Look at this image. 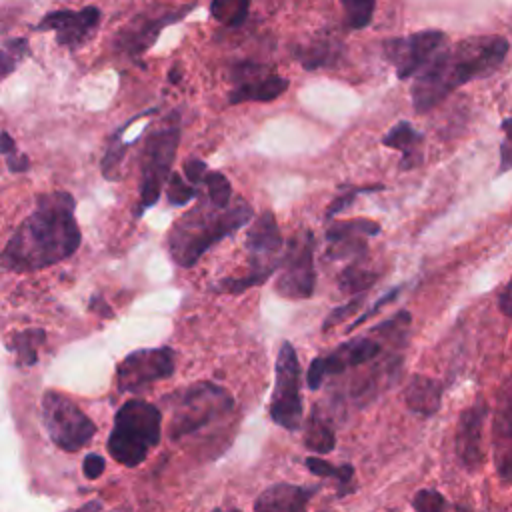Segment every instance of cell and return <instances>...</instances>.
Wrapping results in <instances>:
<instances>
[{"instance_id":"obj_14","label":"cell","mask_w":512,"mask_h":512,"mask_svg":"<svg viewBox=\"0 0 512 512\" xmlns=\"http://www.w3.org/2000/svg\"><path fill=\"white\" fill-rule=\"evenodd\" d=\"M174 374V352L170 348H148L128 354L116 370L120 392H140L146 386Z\"/></svg>"},{"instance_id":"obj_8","label":"cell","mask_w":512,"mask_h":512,"mask_svg":"<svg viewBox=\"0 0 512 512\" xmlns=\"http://www.w3.org/2000/svg\"><path fill=\"white\" fill-rule=\"evenodd\" d=\"M270 418L286 430H298L302 424V372L290 342H282L278 348Z\"/></svg>"},{"instance_id":"obj_13","label":"cell","mask_w":512,"mask_h":512,"mask_svg":"<svg viewBox=\"0 0 512 512\" xmlns=\"http://www.w3.org/2000/svg\"><path fill=\"white\" fill-rule=\"evenodd\" d=\"M230 104L272 102L288 90V80L260 62H238L232 66Z\"/></svg>"},{"instance_id":"obj_34","label":"cell","mask_w":512,"mask_h":512,"mask_svg":"<svg viewBox=\"0 0 512 512\" xmlns=\"http://www.w3.org/2000/svg\"><path fill=\"white\" fill-rule=\"evenodd\" d=\"M446 506V498L436 490H418L412 498V508L420 512H440Z\"/></svg>"},{"instance_id":"obj_27","label":"cell","mask_w":512,"mask_h":512,"mask_svg":"<svg viewBox=\"0 0 512 512\" xmlns=\"http://www.w3.org/2000/svg\"><path fill=\"white\" fill-rule=\"evenodd\" d=\"M376 278H378V272L360 266V262H354L340 272L338 288L346 294H360V292H366L376 282Z\"/></svg>"},{"instance_id":"obj_18","label":"cell","mask_w":512,"mask_h":512,"mask_svg":"<svg viewBox=\"0 0 512 512\" xmlns=\"http://www.w3.org/2000/svg\"><path fill=\"white\" fill-rule=\"evenodd\" d=\"M380 234V224L368 218H352L344 222H332L326 228V256L332 260L340 258H362L366 254V238Z\"/></svg>"},{"instance_id":"obj_35","label":"cell","mask_w":512,"mask_h":512,"mask_svg":"<svg viewBox=\"0 0 512 512\" xmlns=\"http://www.w3.org/2000/svg\"><path fill=\"white\" fill-rule=\"evenodd\" d=\"M362 306H364V294H356L348 304L334 308V310L326 316V320H324V324H322V330L326 332V330L334 328L338 322L346 320L350 314H354V312H356L358 308H362Z\"/></svg>"},{"instance_id":"obj_11","label":"cell","mask_w":512,"mask_h":512,"mask_svg":"<svg viewBox=\"0 0 512 512\" xmlns=\"http://www.w3.org/2000/svg\"><path fill=\"white\" fill-rule=\"evenodd\" d=\"M384 344H392L388 340H384L380 334H376L374 330H370L366 336L360 338H352L340 346H336L330 354L326 356H316L306 372V384L310 390H318L324 382V378L328 376H336L348 368L354 366H362L370 360H374Z\"/></svg>"},{"instance_id":"obj_30","label":"cell","mask_w":512,"mask_h":512,"mask_svg":"<svg viewBox=\"0 0 512 512\" xmlns=\"http://www.w3.org/2000/svg\"><path fill=\"white\" fill-rule=\"evenodd\" d=\"M26 54H28V40L26 38L8 40L0 48V80H4L10 72H14L16 66L22 62V58Z\"/></svg>"},{"instance_id":"obj_23","label":"cell","mask_w":512,"mask_h":512,"mask_svg":"<svg viewBox=\"0 0 512 512\" xmlns=\"http://www.w3.org/2000/svg\"><path fill=\"white\" fill-rule=\"evenodd\" d=\"M342 56V44L336 38L322 36L310 40L306 46L294 50V58L302 64L304 70H318L334 66Z\"/></svg>"},{"instance_id":"obj_15","label":"cell","mask_w":512,"mask_h":512,"mask_svg":"<svg viewBox=\"0 0 512 512\" xmlns=\"http://www.w3.org/2000/svg\"><path fill=\"white\" fill-rule=\"evenodd\" d=\"M194 4L180 8H162L152 12H140L134 16L114 38V50L126 56H140L146 52L158 38V34L168 26L184 18Z\"/></svg>"},{"instance_id":"obj_7","label":"cell","mask_w":512,"mask_h":512,"mask_svg":"<svg viewBox=\"0 0 512 512\" xmlns=\"http://www.w3.org/2000/svg\"><path fill=\"white\" fill-rule=\"evenodd\" d=\"M180 140L178 114L166 118L158 128H154L144 140L142 152V176H140V202L136 214L140 216L146 208L154 206L160 198L162 186L166 184L172 162L176 158Z\"/></svg>"},{"instance_id":"obj_33","label":"cell","mask_w":512,"mask_h":512,"mask_svg":"<svg viewBox=\"0 0 512 512\" xmlns=\"http://www.w3.org/2000/svg\"><path fill=\"white\" fill-rule=\"evenodd\" d=\"M0 154L6 156L10 172H24L30 166L28 158L24 154H18L16 144H14V140H12V136L8 132L0 134Z\"/></svg>"},{"instance_id":"obj_2","label":"cell","mask_w":512,"mask_h":512,"mask_svg":"<svg viewBox=\"0 0 512 512\" xmlns=\"http://www.w3.org/2000/svg\"><path fill=\"white\" fill-rule=\"evenodd\" d=\"M508 48L502 36H470L450 48L442 46L416 74L410 90L414 110L430 112L466 82L490 76L504 62Z\"/></svg>"},{"instance_id":"obj_21","label":"cell","mask_w":512,"mask_h":512,"mask_svg":"<svg viewBox=\"0 0 512 512\" xmlns=\"http://www.w3.org/2000/svg\"><path fill=\"white\" fill-rule=\"evenodd\" d=\"M382 144L402 154L400 170H414L424 160V134L418 132L408 120L396 122L382 138Z\"/></svg>"},{"instance_id":"obj_25","label":"cell","mask_w":512,"mask_h":512,"mask_svg":"<svg viewBox=\"0 0 512 512\" xmlns=\"http://www.w3.org/2000/svg\"><path fill=\"white\" fill-rule=\"evenodd\" d=\"M304 444H306V448H310L316 454H328L336 446V434L332 432V428L328 426V422L322 416L312 414L306 422Z\"/></svg>"},{"instance_id":"obj_6","label":"cell","mask_w":512,"mask_h":512,"mask_svg":"<svg viewBox=\"0 0 512 512\" xmlns=\"http://www.w3.org/2000/svg\"><path fill=\"white\" fill-rule=\"evenodd\" d=\"M246 250L250 272L242 278H224L220 280L214 290L240 294L252 286L262 284L268 280L280 266V258L284 252V242L278 230V222L270 210L262 212L248 228L246 234Z\"/></svg>"},{"instance_id":"obj_39","label":"cell","mask_w":512,"mask_h":512,"mask_svg":"<svg viewBox=\"0 0 512 512\" xmlns=\"http://www.w3.org/2000/svg\"><path fill=\"white\" fill-rule=\"evenodd\" d=\"M398 292H400V286H396L394 290H390V292H386L382 298H378V300H376V304H374L370 310H366L362 316H358V318H356V320H354V322L348 326V330H354L356 326H360L362 322H366L370 316H374V314H376V312H378V310H380V308H382L386 302L394 300V298L398 296Z\"/></svg>"},{"instance_id":"obj_17","label":"cell","mask_w":512,"mask_h":512,"mask_svg":"<svg viewBox=\"0 0 512 512\" xmlns=\"http://www.w3.org/2000/svg\"><path fill=\"white\" fill-rule=\"evenodd\" d=\"M100 10L96 6H86L82 10H54L48 12L34 30H54L56 42L66 48L82 46L98 28Z\"/></svg>"},{"instance_id":"obj_36","label":"cell","mask_w":512,"mask_h":512,"mask_svg":"<svg viewBox=\"0 0 512 512\" xmlns=\"http://www.w3.org/2000/svg\"><path fill=\"white\" fill-rule=\"evenodd\" d=\"M502 132H504V140L500 144V166H498V174H504L508 170H512V118H504L500 124Z\"/></svg>"},{"instance_id":"obj_1","label":"cell","mask_w":512,"mask_h":512,"mask_svg":"<svg viewBox=\"0 0 512 512\" xmlns=\"http://www.w3.org/2000/svg\"><path fill=\"white\" fill-rule=\"evenodd\" d=\"M74 208L76 200L68 192L38 196L32 214L4 246L0 264L12 272H34L72 256L80 246Z\"/></svg>"},{"instance_id":"obj_20","label":"cell","mask_w":512,"mask_h":512,"mask_svg":"<svg viewBox=\"0 0 512 512\" xmlns=\"http://www.w3.org/2000/svg\"><path fill=\"white\" fill-rule=\"evenodd\" d=\"M318 486H298L288 482H278L260 492L254 502L258 512H300L308 506L312 496L318 492Z\"/></svg>"},{"instance_id":"obj_19","label":"cell","mask_w":512,"mask_h":512,"mask_svg":"<svg viewBox=\"0 0 512 512\" xmlns=\"http://www.w3.org/2000/svg\"><path fill=\"white\" fill-rule=\"evenodd\" d=\"M486 414H488L486 402H476L460 412V418L456 424V436H454L456 456L468 472H476L484 462L482 430H484Z\"/></svg>"},{"instance_id":"obj_28","label":"cell","mask_w":512,"mask_h":512,"mask_svg":"<svg viewBox=\"0 0 512 512\" xmlns=\"http://www.w3.org/2000/svg\"><path fill=\"white\" fill-rule=\"evenodd\" d=\"M44 338H46V334L40 328H30V330L14 334L10 348L16 352L18 364H22V366L36 364V360H38L36 358V348L44 342Z\"/></svg>"},{"instance_id":"obj_5","label":"cell","mask_w":512,"mask_h":512,"mask_svg":"<svg viewBox=\"0 0 512 512\" xmlns=\"http://www.w3.org/2000/svg\"><path fill=\"white\" fill-rule=\"evenodd\" d=\"M168 404L172 406L170 438L180 440L230 414L234 408V398L218 384L196 382L176 392Z\"/></svg>"},{"instance_id":"obj_26","label":"cell","mask_w":512,"mask_h":512,"mask_svg":"<svg viewBox=\"0 0 512 512\" xmlns=\"http://www.w3.org/2000/svg\"><path fill=\"white\" fill-rule=\"evenodd\" d=\"M250 12V0H212L210 14L224 26L238 28L246 22Z\"/></svg>"},{"instance_id":"obj_9","label":"cell","mask_w":512,"mask_h":512,"mask_svg":"<svg viewBox=\"0 0 512 512\" xmlns=\"http://www.w3.org/2000/svg\"><path fill=\"white\" fill-rule=\"evenodd\" d=\"M42 422L50 440L68 452L86 446L96 434V424L80 410V406L54 390L46 392L42 398Z\"/></svg>"},{"instance_id":"obj_32","label":"cell","mask_w":512,"mask_h":512,"mask_svg":"<svg viewBox=\"0 0 512 512\" xmlns=\"http://www.w3.org/2000/svg\"><path fill=\"white\" fill-rule=\"evenodd\" d=\"M202 186L204 194L218 204H228L232 200V186L222 172H206Z\"/></svg>"},{"instance_id":"obj_24","label":"cell","mask_w":512,"mask_h":512,"mask_svg":"<svg viewBox=\"0 0 512 512\" xmlns=\"http://www.w3.org/2000/svg\"><path fill=\"white\" fill-rule=\"evenodd\" d=\"M304 464H306L308 472H312V474H316L320 478H334L336 484H338V492H336L338 498H342V496H346V494L356 490L354 466L352 464H338V466H334V464H330V462H326V460H322L318 456H308L304 460Z\"/></svg>"},{"instance_id":"obj_41","label":"cell","mask_w":512,"mask_h":512,"mask_svg":"<svg viewBox=\"0 0 512 512\" xmlns=\"http://www.w3.org/2000/svg\"><path fill=\"white\" fill-rule=\"evenodd\" d=\"M498 306H500L502 314H506V316H512V276H510V280L506 282L504 290L500 292V298H498Z\"/></svg>"},{"instance_id":"obj_40","label":"cell","mask_w":512,"mask_h":512,"mask_svg":"<svg viewBox=\"0 0 512 512\" xmlns=\"http://www.w3.org/2000/svg\"><path fill=\"white\" fill-rule=\"evenodd\" d=\"M104 468H106V464H104V458H102V456H98V454H88V456L84 458L82 472H84L86 478H90V480L100 478L102 472H104Z\"/></svg>"},{"instance_id":"obj_12","label":"cell","mask_w":512,"mask_h":512,"mask_svg":"<svg viewBox=\"0 0 512 512\" xmlns=\"http://www.w3.org/2000/svg\"><path fill=\"white\" fill-rule=\"evenodd\" d=\"M444 44L446 34L442 30H420L408 36L386 38L382 42V54L394 66L396 76L406 80L418 74Z\"/></svg>"},{"instance_id":"obj_16","label":"cell","mask_w":512,"mask_h":512,"mask_svg":"<svg viewBox=\"0 0 512 512\" xmlns=\"http://www.w3.org/2000/svg\"><path fill=\"white\" fill-rule=\"evenodd\" d=\"M492 458L502 484H512V372L498 388L492 416Z\"/></svg>"},{"instance_id":"obj_38","label":"cell","mask_w":512,"mask_h":512,"mask_svg":"<svg viewBox=\"0 0 512 512\" xmlns=\"http://www.w3.org/2000/svg\"><path fill=\"white\" fill-rule=\"evenodd\" d=\"M206 172H208V166H206L202 160H198V158H188V160L184 162V168H182L184 178H186L188 182L196 184V186H200V184L204 182Z\"/></svg>"},{"instance_id":"obj_29","label":"cell","mask_w":512,"mask_h":512,"mask_svg":"<svg viewBox=\"0 0 512 512\" xmlns=\"http://www.w3.org/2000/svg\"><path fill=\"white\" fill-rule=\"evenodd\" d=\"M344 8V24L350 30H362L372 22L376 0H340Z\"/></svg>"},{"instance_id":"obj_37","label":"cell","mask_w":512,"mask_h":512,"mask_svg":"<svg viewBox=\"0 0 512 512\" xmlns=\"http://www.w3.org/2000/svg\"><path fill=\"white\" fill-rule=\"evenodd\" d=\"M382 186H370V188H350V190H346V192H342V194H338L330 204H328V210H326V216L328 218H332V216H336L338 212H342L344 208H348L352 202H354V198L358 196V194H362V192H368V190H380Z\"/></svg>"},{"instance_id":"obj_4","label":"cell","mask_w":512,"mask_h":512,"mask_svg":"<svg viewBox=\"0 0 512 512\" xmlns=\"http://www.w3.org/2000/svg\"><path fill=\"white\" fill-rule=\"evenodd\" d=\"M160 436L162 414L158 406L136 398L118 408L106 448L118 464L132 468L148 458L150 450L158 446Z\"/></svg>"},{"instance_id":"obj_22","label":"cell","mask_w":512,"mask_h":512,"mask_svg":"<svg viewBox=\"0 0 512 512\" xmlns=\"http://www.w3.org/2000/svg\"><path fill=\"white\" fill-rule=\"evenodd\" d=\"M404 404L418 416H434L442 404L440 382L424 374H414L404 388Z\"/></svg>"},{"instance_id":"obj_31","label":"cell","mask_w":512,"mask_h":512,"mask_svg":"<svg viewBox=\"0 0 512 512\" xmlns=\"http://www.w3.org/2000/svg\"><path fill=\"white\" fill-rule=\"evenodd\" d=\"M168 190H166V194H168V202L172 204V206H184V204H188L192 198H196L198 196V186L196 184H192V182H188L186 178H184V174H170L168 176Z\"/></svg>"},{"instance_id":"obj_10","label":"cell","mask_w":512,"mask_h":512,"mask_svg":"<svg viewBox=\"0 0 512 512\" xmlns=\"http://www.w3.org/2000/svg\"><path fill=\"white\" fill-rule=\"evenodd\" d=\"M314 232L304 228L296 232L280 258V274L276 278V292L288 300H306L314 294Z\"/></svg>"},{"instance_id":"obj_3","label":"cell","mask_w":512,"mask_h":512,"mask_svg":"<svg viewBox=\"0 0 512 512\" xmlns=\"http://www.w3.org/2000/svg\"><path fill=\"white\" fill-rule=\"evenodd\" d=\"M252 218V206L244 198H232L228 204H218L206 194L202 200L180 216L170 234L168 250L176 264L194 266L208 248L232 236Z\"/></svg>"},{"instance_id":"obj_42","label":"cell","mask_w":512,"mask_h":512,"mask_svg":"<svg viewBox=\"0 0 512 512\" xmlns=\"http://www.w3.org/2000/svg\"><path fill=\"white\" fill-rule=\"evenodd\" d=\"M178 78H180V74H178V70L174 68V70H172V74H170V80H172V82H176Z\"/></svg>"}]
</instances>
